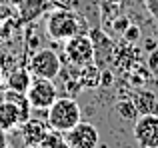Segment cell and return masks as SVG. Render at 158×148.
I'll return each instance as SVG.
<instances>
[{
	"instance_id": "1",
	"label": "cell",
	"mask_w": 158,
	"mask_h": 148,
	"mask_svg": "<svg viewBox=\"0 0 158 148\" xmlns=\"http://www.w3.org/2000/svg\"><path fill=\"white\" fill-rule=\"evenodd\" d=\"M80 114L82 110L72 96H58L46 110V124L50 130L64 134L80 122Z\"/></svg>"
},
{
	"instance_id": "2",
	"label": "cell",
	"mask_w": 158,
	"mask_h": 148,
	"mask_svg": "<svg viewBox=\"0 0 158 148\" xmlns=\"http://www.w3.org/2000/svg\"><path fill=\"white\" fill-rule=\"evenodd\" d=\"M82 18L76 14V12L68 10V8H56V10H52L50 14L46 16V22H44V26H46V34L50 36L52 40H68L72 38V36L80 34L82 30Z\"/></svg>"
},
{
	"instance_id": "3",
	"label": "cell",
	"mask_w": 158,
	"mask_h": 148,
	"mask_svg": "<svg viewBox=\"0 0 158 148\" xmlns=\"http://www.w3.org/2000/svg\"><path fill=\"white\" fill-rule=\"evenodd\" d=\"M62 70L60 56L50 48H42V50L34 52L28 62V72L34 78H46V80H54Z\"/></svg>"
},
{
	"instance_id": "4",
	"label": "cell",
	"mask_w": 158,
	"mask_h": 148,
	"mask_svg": "<svg viewBox=\"0 0 158 148\" xmlns=\"http://www.w3.org/2000/svg\"><path fill=\"white\" fill-rule=\"evenodd\" d=\"M64 56L70 64L82 68L86 64L94 62V48H92V40L86 32H80V34L72 36V38L66 40L64 46Z\"/></svg>"
},
{
	"instance_id": "5",
	"label": "cell",
	"mask_w": 158,
	"mask_h": 148,
	"mask_svg": "<svg viewBox=\"0 0 158 148\" xmlns=\"http://www.w3.org/2000/svg\"><path fill=\"white\" fill-rule=\"evenodd\" d=\"M26 98L32 108L36 110H48L50 104L58 98V88L54 86L52 80L46 78H32L30 86L26 90Z\"/></svg>"
},
{
	"instance_id": "6",
	"label": "cell",
	"mask_w": 158,
	"mask_h": 148,
	"mask_svg": "<svg viewBox=\"0 0 158 148\" xmlns=\"http://www.w3.org/2000/svg\"><path fill=\"white\" fill-rule=\"evenodd\" d=\"M134 140L140 148H158V114H140L136 118Z\"/></svg>"
},
{
	"instance_id": "7",
	"label": "cell",
	"mask_w": 158,
	"mask_h": 148,
	"mask_svg": "<svg viewBox=\"0 0 158 148\" xmlns=\"http://www.w3.org/2000/svg\"><path fill=\"white\" fill-rule=\"evenodd\" d=\"M64 140L68 148H96L98 146V130L90 122H78L76 126L64 132Z\"/></svg>"
},
{
	"instance_id": "8",
	"label": "cell",
	"mask_w": 158,
	"mask_h": 148,
	"mask_svg": "<svg viewBox=\"0 0 158 148\" xmlns=\"http://www.w3.org/2000/svg\"><path fill=\"white\" fill-rule=\"evenodd\" d=\"M88 36L92 40V48H94V64L98 68H106L112 62V54H114V42L112 38H108V34L100 28H90Z\"/></svg>"
},
{
	"instance_id": "9",
	"label": "cell",
	"mask_w": 158,
	"mask_h": 148,
	"mask_svg": "<svg viewBox=\"0 0 158 148\" xmlns=\"http://www.w3.org/2000/svg\"><path fill=\"white\" fill-rule=\"evenodd\" d=\"M24 120H28L24 116V112L18 108L16 104L0 98V130L2 132H8V130H14V128H20Z\"/></svg>"
},
{
	"instance_id": "10",
	"label": "cell",
	"mask_w": 158,
	"mask_h": 148,
	"mask_svg": "<svg viewBox=\"0 0 158 148\" xmlns=\"http://www.w3.org/2000/svg\"><path fill=\"white\" fill-rule=\"evenodd\" d=\"M112 62L118 70H130V68L136 66L138 62V48L130 42H124L122 46L114 48V54H112Z\"/></svg>"
},
{
	"instance_id": "11",
	"label": "cell",
	"mask_w": 158,
	"mask_h": 148,
	"mask_svg": "<svg viewBox=\"0 0 158 148\" xmlns=\"http://www.w3.org/2000/svg\"><path fill=\"white\" fill-rule=\"evenodd\" d=\"M20 130H22V136H24V142L26 146H34L38 148V144L42 142L44 134L48 132V124L44 126L42 120H36V118H28L20 124Z\"/></svg>"
},
{
	"instance_id": "12",
	"label": "cell",
	"mask_w": 158,
	"mask_h": 148,
	"mask_svg": "<svg viewBox=\"0 0 158 148\" xmlns=\"http://www.w3.org/2000/svg\"><path fill=\"white\" fill-rule=\"evenodd\" d=\"M14 4L18 6V14L24 22L38 20L48 8V0H14Z\"/></svg>"
},
{
	"instance_id": "13",
	"label": "cell",
	"mask_w": 158,
	"mask_h": 148,
	"mask_svg": "<svg viewBox=\"0 0 158 148\" xmlns=\"http://www.w3.org/2000/svg\"><path fill=\"white\" fill-rule=\"evenodd\" d=\"M132 102L138 110V116L140 114H158V98L152 90H146V88L134 90Z\"/></svg>"
},
{
	"instance_id": "14",
	"label": "cell",
	"mask_w": 158,
	"mask_h": 148,
	"mask_svg": "<svg viewBox=\"0 0 158 148\" xmlns=\"http://www.w3.org/2000/svg\"><path fill=\"white\" fill-rule=\"evenodd\" d=\"M8 82V88L10 90H16V92H24L26 94L28 86H30L32 78H30V72H28V68H18V70L10 72L6 78Z\"/></svg>"
},
{
	"instance_id": "15",
	"label": "cell",
	"mask_w": 158,
	"mask_h": 148,
	"mask_svg": "<svg viewBox=\"0 0 158 148\" xmlns=\"http://www.w3.org/2000/svg\"><path fill=\"white\" fill-rule=\"evenodd\" d=\"M78 80H80L82 88H96L100 86V68L96 64H86L78 70Z\"/></svg>"
},
{
	"instance_id": "16",
	"label": "cell",
	"mask_w": 158,
	"mask_h": 148,
	"mask_svg": "<svg viewBox=\"0 0 158 148\" xmlns=\"http://www.w3.org/2000/svg\"><path fill=\"white\" fill-rule=\"evenodd\" d=\"M114 108H116V112H118V116L122 118V120L134 122L136 118H138V110H136L134 102H132V96L130 98H118Z\"/></svg>"
},
{
	"instance_id": "17",
	"label": "cell",
	"mask_w": 158,
	"mask_h": 148,
	"mask_svg": "<svg viewBox=\"0 0 158 148\" xmlns=\"http://www.w3.org/2000/svg\"><path fill=\"white\" fill-rule=\"evenodd\" d=\"M146 70L152 74V76L158 78V46L148 54V60H146Z\"/></svg>"
},
{
	"instance_id": "18",
	"label": "cell",
	"mask_w": 158,
	"mask_h": 148,
	"mask_svg": "<svg viewBox=\"0 0 158 148\" xmlns=\"http://www.w3.org/2000/svg\"><path fill=\"white\" fill-rule=\"evenodd\" d=\"M122 36H124V42L134 44V42H138V40H140V28L134 26V24H130V26L122 32Z\"/></svg>"
},
{
	"instance_id": "19",
	"label": "cell",
	"mask_w": 158,
	"mask_h": 148,
	"mask_svg": "<svg viewBox=\"0 0 158 148\" xmlns=\"http://www.w3.org/2000/svg\"><path fill=\"white\" fill-rule=\"evenodd\" d=\"M128 26H130V20H128L126 16H118V18L114 20V24H112V28H114L116 32H120V34H122Z\"/></svg>"
},
{
	"instance_id": "20",
	"label": "cell",
	"mask_w": 158,
	"mask_h": 148,
	"mask_svg": "<svg viewBox=\"0 0 158 148\" xmlns=\"http://www.w3.org/2000/svg\"><path fill=\"white\" fill-rule=\"evenodd\" d=\"M112 82H114V76H112V72L108 70V68H102L100 70V86H110Z\"/></svg>"
},
{
	"instance_id": "21",
	"label": "cell",
	"mask_w": 158,
	"mask_h": 148,
	"mask_svg": "<svg viewBox=\"0 0 158 148\" xmlns=\"http://www.w3.org/2000/svg\"><path fill=\"white\" fill-rule=\"evenodd\" d=\"M146 6L154 16H158V0H146Z\"/></svg>"
},
{
	"instance_id": "22",
	"label": "cell",
	"mask_w": 158,
	"mask_h": 148,
	"mask_svg": "<svg viewBox=\"0 0 158 148\" xmlns=\"http://www.w3.org/2000/svg\"><path fill=\"white\" fill-rule=\"evenodd\" d=\"M156 46H158V42H154L152 38H148V40H146V50H148V52H152Z\"/></svg>"
},
{
	"instance_id": "23",
	"label": "cell",
	"mask_w": 158,
	"mask_h": 148,
	"mask_svg": "<svg viewBox=\"0 0 158 148\" xmlns=\"http://www.w3.org/2000/svg\"><path fill=\"white\" fill-rule=\"evenodd\" d=\"M8 14H10V8H8V6H0V20L8 18Z\"/></svg>"
},
{
	"instance_id": "24",
	"label": "cell",
	"mask_w": 158,
	"mask_h": 148,
	"mask_svg": "<svg viewBox=\"0 0 158 148\" xmlns=\"http://www.w3.org/2000/svg\"><path fill=\"white\" fill-rule=\"evenodd\" d=\"M0 148H8V144H6V136H4L2 130H0Z\"/></svg>"
}]
</instances>
